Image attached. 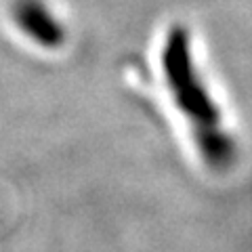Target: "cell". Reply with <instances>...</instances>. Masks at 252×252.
Returning <instances> with one entry per match:
<instances>
[{"label": "cell", "mask_w": 252, "mask_h": 252, "mask_svg": "<svg viewBox=\"0 0 252 252\" xmlns=\"http://www.w3.org/2000/svg\"><path fill=\"white\" fill-rule=\"evenodd\" d=\"M162 63L164 74L168 78V86L177 99V105L183 109V114H187L193 124L195 139H198L204 158L212 166L227 162L231 158L229 141L219 130L217 107L212 105L206 89L198 82L183 30L170 32L166 44H164Z\"/></svg>", "instance_id": "6da1fadb"}, {"label": "cell", "mask_w": 252, "mask_h": 252, "mask_svg": "<svg viewBox=\"0 0 252 252\" xmlns=\"http://www.w3.org/2000/svg\"><path fill=\"white\" fill-rule=\"evenodd\" d=\"M11 17L30 40L44 49H59L65 42V28L42 0H13Z\"/></svg>", "instance_id": "7a4b0ae2"}]
</instances>
